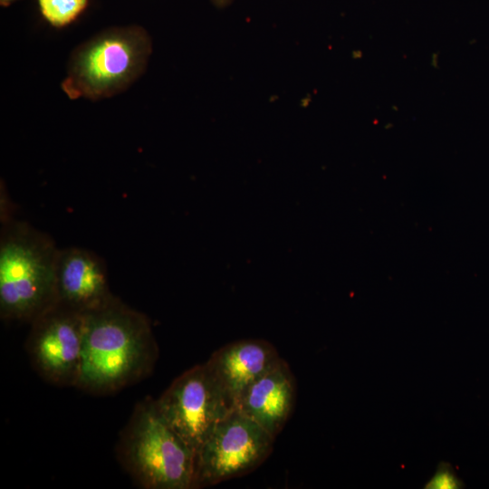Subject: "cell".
I'll list each match as a JSON object with an SVG mask.
<instances>
[{
	"mask_svg": "<svg viewBox=\"0 0 489 489\" xmlns=\"http://www.w3.org/2000/svg\"><path fill=\"white\" fill-rule=\"evenodd\" d=\"M84 317L76 388L93 394H109L149 376L158 357V347L145 314L114 296Z\"/></svg>",
	"mask_w": 489,
	"mask_h": 489,
	"instance_id": "6da1fadb",
	"label": "cell"
},
{
	"mask_svg": "<svg viewBox=\"0 0 489 489\" xmlns=\"http://www.w3.org/2000/svg\"><path fill=\"white\" fill-rule=\"evenodd\" d=\"M211 4L218 9H225L230 6L235 0H209Z\"/></svg>",
	"mask_w": 489,
	"mask_h": 489,
	"instance_id": "4fadbf2b",
	"label": "cell"
},
{
	"mask_svg": "<svg viewBox=\"0 0 489 489\" xmlns=\"http://www.w3.org/2000/svg\"><path fill=\"white\" fill-rule=\"evenodd\" d=\"M83 313L55 304L31 322L26 350L38 374L57 386H76L84 335Z\"/></svg>",
	"mask_w": 489,
	"mask_h": 489,
	"instance_id": "52a82bcc",
	"label": "cell"
},
{
	"mask_svg": "<svg viewBox=\"0 0 489 489\" xmlns=\"http://www.w3.org/2000/svg\"><path fill=\"white\" fill-rule=\"evenodd\" d=\"M273 440L253 419L232 409L195 452L192 488L216 484L252 471L269 455Z\"/></svg>",
	"mask_w": 489,
	"mask_h": 489,
	"instance_id": "5b68a950",
	"label": "cell"
},
{
	"mask_svg": "<svg viewBox=\"0 0 489 489\" xmlns=\"http://www.w3.org/2000/svg\"><path fill=\"white\" fill-rule=\"evenodd\" d=\"M152 47L149 34L139 25L105 29L72 52L62 90L71 100L118 95L145 72Z\"/></svg>",
	"mask_w": 489,
	"mask_h": 489,
	"instance_id": "3957f363",
	"label": "cell"
},
{
	"mask_svg": "<svg viewBox=\"0 0 489 489\" xmlns=\"http://www.w3.org/2000/svg\"><path fill=\"white\" fill-rule=\"evenodd\" d=\"M155 403L169 427L194 452L232 410L206 363L176 378Z\"/></svg>",
	"mask_w": 489,
	"mask_h": 489,
	"instance_id": "8992f818",
	"label": "cell"
},
{
	"mask_svg": "<svg viewBox=\"0 0 489 489\" xmlns=\"http://www.w3.org/2000/svg\"><path fill=\"white\" fill-rule=\"evenodd\" d=\"M89 0H38L43 18L54 27L72 23L87 7Z\"/></svg>",
	"mask_w": 489,
	"mask_h": 489,
	"instance_id": "8fae6325",
	"label": "cell"
},
{
	"mask_svg": "<svg viewBox=\"0 0 489 489\" xmlns=\"http://www.w3.org/2000/svg\"><path fill=\"white\" fill-rule=\"evenodd\" d=\"M276 350L262 340H243L216 350L206 365L231 409L248 387L279 360Z\"/></svg>",
	"mask_w": 489,
	"mask_h": 489,
	"instance_id": "9c48e42d",
	"label": "cell"
},
{
	"mask_svg": "<svg viewBox=\"0 0 489 489\" xmlns=\"http://www.w3.org/2000/svg\"><path fill=\"white\" fill-rule=\"evenodd\" d=\"M120 463L145 489H190L195 452L146 398L135 406L117 447Z\"/></svg>",
	"mask_w": 489,
	"mask_h": 489,
	"instance_id": "277c9868",
	"label": "cell"
},
{
	"mask_svg": "<svg viewBox=\"0 0 489 489\" xmlns=\"http://www.w3.org/2000/svg\"><path fill=\"white\" fill-rule=\"evenodd\" d=\"M55 281L56 304L83 314L104 306L114 297L103 260L85 248L59 249Z\"/></svg>",
	"mask_w": 489,
	"mask_h": 489,
	"instance_id": "ba28073f",
	"label": "cell"
},
{
	"mask_svg": "<svg viewBox=\"0 0 489 489\" xmlns=\"http://www.w3.org/2000/svg\"><path fill=\"white\" fill-rule=\"evenodd\" d=\"M464 487L463 482L457 477L451 465L441 462L432 478L426 484L427 489H458Z\"/></svg>",
	"mask_w": 489,
	"mask_h": 489,
	"instance_id": "7c38bea8",
	"label": "cell"
},
{
	"mask_svg": "<svg viewBox=\"0 0 489 489\" xmlns=\"http://www.w3.org/2000/svg\"><path fill=\"white\" fill-rule=\"evenodd\" d=\"M0 239V316L31 323L57 303L59 252L47 234L23 221L3 223Z\"/></svg>",
	"mask_w": 489,
	"mask_h": 489,
	"instance_id": "7a4b0ae2",
	"label": "cell"
},
{
	"mask_svg": "<svg viewBox=\"0 0 489 489\" xmlns=\"http://www.w3.org/2000/svg\"><path fill=\"white\" fill-rule=\"evenodd\" d=\"M295 400V383L286 361L280 359L254 381L235 409L275 437L286 423Z\"/></svg>",
	"mask_w": 489,
	"mask_h": 489,
	"instance_id": "30bf717a",
	"label": "cell"
},
{
	"mask_svg": "<svg viewBox=\"0 0 489 489\" xmlns=\"http://www.w3.org/2000/svg\"><path fill=\"white\" fill-rule=\"evenodd\" d=\"M16 1L18 0H0V5L2 6H8Z\"/></svg>",
	"mask_w": 489,
	"mask_h": 489,
	"instance_id": "5bb4252c",
	"label": "cell"
}]
</instances>
